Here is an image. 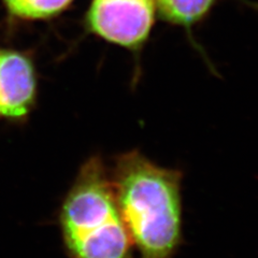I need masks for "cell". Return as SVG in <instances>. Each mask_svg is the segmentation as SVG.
Instances as JSON below:
<instances>
[{"instance_id": "cell-4", "label": "cell", "mask_w": 258, "mask_h": 258, "mask_svg": "<svg viewBox=\"0 0 258 258\" xmlns=\"http://www.w3.org/2000/svg\"><path fill=\"white\" fill-rule=\"evenodd\" d=\"M36 79L31 62L19 53L0 51V116L21 117L35 98Z\"/></svg>"}, {"instance_id": "cell-3", "label": "cell", "mask_w": 258, "mask_h": 258, "mask_svg": "<svg viewBox=\"0 0 258 258\" xmlns=\"http://www.w3.org/2000/svg\"><path fill=\"white\" fill-rule=\"evenodd\" d=\"M155 12V0H93L86 25L106 41L137 52L150 37Z\"/></svg>"}, {"instance_id": "cell-1", "label": "cell", "mask_w": 258, "mask_h": 258, "mask_svg": "<svg viewBox=\"0 0 258 258\" xmlns=\"http://www.w3.org/2000/svg\"><path fill=\"white\" fill-rule=\"evenodd\" d=\"M111 182L139 258H173L182 243V172L134 150L115 158Z\"/></svg>"}, {"instance_id": "cell-6", "label": "cell", "mask_w": 258, "mask_h": 258, "mask_svg": "<svg viewBox=\"0 0 258 258\" xmlns=\"http://www.w3.org/2000/svg\"><path fill=\"white\" fill-rule=\"evenodd\" d=\"M8 9L24 19H45L62 11L72 0H4Z\"/></svg>"}, {"instance_id": "cell-5", "label": "cell", "mask_w": 258, "mask_h": 258, "mask_svg": "<svg viewBox=\"0 0 258 258\" xmlns=\"http://www.w3.org/2000/svg\"><path fill=\"white\" fill-rule=\"evenodd\" d=\"M217 0H155L160 19L175 26L191 27L204 20Z\"/></svg>"}, {"instance_id": "cell-2", "label": "cell", "mask_w": 258, "mask_h": 258, "mask_svg": "<svg viewBox=\"0 0 258 258\" xmlns=\"http://www.w3.org/2000/svg\"><path fill=\"white\" fill-rule=\"evenodd\" d=\"M72 258H134V245L119 212L111 177L99 156L88 159L60 214Z\"/></svg>"}]
</instances>
